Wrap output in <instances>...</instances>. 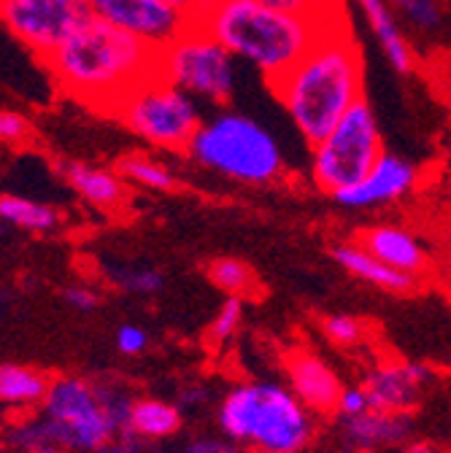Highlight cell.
<instances>
[{"mask_svg":"<svg viewBox=\"0 0 451 453\" xmlns=\"http://www.w3.org/2000/svg\"><path fill=\"white\" fill-rule=\"evenodd\" d=\"M270 89L303 141L316 146L365 97L362 46L346 17L327 25L311 51Z\"/></svg>","mask_w":451,"mask_h":453,"instance_id":"1","label":"cell"},{"mask_svg":"<svg viewBox=\"0 0 451 453\" xmlns=\"http://www.w3.org/2000/svg\"><path fill=\"white\" fill-rule=\"evenodd\" d=\"M159 51L95 17L43 57L58 87L89 108L114 111L136 87L157 76Z\"/></svg>","mask_w":451,"mask_h":453,"instance_id":"2","label":"cell"},{"mask_svg":"<svg viewBox=\"0 0 451 453\" xmlns=\"http://www.w3.org/2000/svg\"><path fill=\"white\" fill-rule=\"evenodd\" d=\"M195 25L238 63L252 65L270 87L303 60L332 22L278 12L260 0H214Z\"/></svg>","mask_w":451,"mask_h":453,"instance_id":"3","label":"cell"},{"mask_svg":"<svg viewBox=\"0 0 451 453\" xmlns=\"http://www.w3.org/2000/svg\"><path fill=\"white\" fill-rule=\"evenodd\" d=\"M222 437L257 453H303L314 440V413L284 380H244L216 408Z\"/></svg>","mask_w":451,"mask_h":453,"instance_id":"4","label":"cell"},{"mask_svg":"<svg viewBox=\"0 0 451 453\" xmlns=\"http://www.w3.org/2000/svg\"><path fill=\"white\" fill-rule=\"evenodd\" d=\"M187 157L208 173L246 187H265L284 176L287 159L278 138L254 117L222 108L203 119Z\"/></svg>","mask_w":451,"mask_h":453,"instance_id":"5","label":"cell"},{"mask_svg":"<svg viewBox=\"0 0 451 453\" xmlns=\"http://www.w3.org/2000/svg\"><path fill=\"white\" fill-rule=\"evenodd\" d=\"M384 151L378 119L368 97H362L316 146H311V181L322 195L332 197L362 181Z\"/></svg>","mask_w":451,"mask_h":453,"instance_id":"6","label":"cell"},{"mask_svg":"<svg viewBox=\"0 0 451 453\" xmlns=\"http://www.w3.org/2000/svg\"><path fill=\"white\" fill-rule=\"evenodd\" d=\"M157 73L198 103L228 108L238 87V60L200 25H190L159 51Z\"/></svg>","mask_w":451,"mask_h":453,"instance_id":"7","label":"cell"},{"mask_svg":"<svg viewBox=\"0 0 451 453\" xmlns=\"http://www.w3.org/2000/svg\"><path fill=\"white\" fill-rule=\"evenodd\" d=\"M111 113L136 138L165 151H187L203 125L200 103L159 73L136 87Z\"/></svg>","mask_w":451,"mask_h":453,"instance_id":"8","label":"cell"},{"mask_svg":"<svg viewBox=\"0 0 451 453\" xmlns=\"http://www.w3.org/2000/svg\"><path fill=\"white\" fill-rule=\"evenodd\" d=\"M41 408V418L68 453H100L122 432L103 403L100 386L84 378L51 380Z\"/></svg>","mask_w":451,"mask_h":453,"instance_id":"9","label":"cell"},{"mask_svg":"<svg viewBox=\"0 0 451 453\" xmlns=\"http://www.w3.org/2000/svg\"><path fill=\"white\" fill-rule=\"evenodd\" d=\"M89 17V0H4L0 4V19L41 60Z\"/></svg>","mask_w":451,"mask_h":453,"instance_id":"10","label":"cell"},{"mask_svg":"<svg viewBox=\"0 0 451 453\" xmlns=\"http://www.w3.org/2000/svg\"><path fill=\"white\" fill-rule=\"evenodd\" d=\"M89 14L162 51L192 22L165 0H89Z\"/></svg>","mask_w":451,"mask_h":453,"instance_id":"11","label":"cell"},{"mask_svg":"<svg viewBox=\"0 0 451 453\" xmlns=\"http://www.w3.org/2000/svg\"><path fill=\"white\" fill-rule=\"evenodd\" d=\"M416 181H419V170L414 162L394 151H384L362 181L332 195V200L349 211H373L408 197Z\"/></svg>","mask_w":451,"mask_h":453,"instance_id":"12","label":"cell"},{"mask_svg":"<svg viewBox=\"0 0 451 453\" xmlns=\"http://www.w3.org/2000/svg\"><path fill=\"white\" fill-rule=\"evenodd\" d=\"M427 380H430V367L419 362H384L376 365L362 378L360 386L365 388L373 411L408 416L422 400Z\"/></svg>","mask_w":451,"mask_h":453,"instance_id":"13","label":"cell"},{"mask_svg":"<svg viewBox=\"0 0 451 453\" xmlns=\"http://www.w3.org/2000/svg\"><path fill=\"white\" fill-rule=\"evenodd\" d=\"M284 383L316 416H332L344 391V380L314 351L298 349L284 359Z\"/></svg>","mask_w":451,"mask_h":453,"instance_id":"14","label":"cell"},{"mask_svg":"<svg viewBox=\"0 0 451 453\" xmlns=\"http://www.w3.org/2000/svg\"><path fill=\"white\" fill-rule=\"evenodd\" d=\"M414 421L403 413L368 411L354 418H338V437L352 453H378L408 442Z\"/></svg>","mask_w":451,"mask_h":453,"instance_id":"15","label":"cell"},{"mask_svg":"<svg viewBox=\"0 0 451 453\" xmlns=\"http://www.w3.org/2000/svg\"><path fill=\"white\" fill-rule=\"evenodd\" d=\"M354 4L362 12L373 38L378 41V49L384 54V60L389 63V68L400 76H411L416 68V54H414L408 35L403 33L398 22L394 9L386 0H354Z\"/></svg>","mask_w":451,"mask_h":453,"instance_id":"16","label":"cell"},{"mask_svg":"<svg viewBox=\"0 0 451 453\" xmlns=\"http://www.w3.org/2000/svg\"><path fill=\"white\" fill-rule=\"evenodd\" d=\"M360 246L389 265L392 270H400L406 275H419L427 267V251L416 233L406 230V226L394 224H378L370 226L360 235Z\"/></svg>","mask_w":451,"mask_h":453,"instance_id":"17","label":"cell"},{"mask_svg":"<svg viewBox=\"0 0 451 453\" xmlns=\"http://www.w3.org/2000/svg\"><path fill=\"white\" fill-rule=\"evenodd\" d=\"M330 257L335 259L338 267H344L352 278L368 283L373 289L400 295V292H411L416 287V275L392 270L389 265H384L381 259L368 254L360 243H338V246H332Z\"/></svg>","mask_w":451,"mask_h":453,"instance_id":"18","label":"cell"},{"mask_svg":"<svg viewBox=\"0 0 451 453\" xmlns=\"http://www.w3.org/2000/svg\"><path fill=\"white\" fill-rule=\"evenodd\" d=\"M63 173H66V181L71 184V189L95 208L111 211V208L122 205V200H125V179L117 173V170L89 165V162H68L63 167Z\"/></svg>","mask_w":451,"mask_h":453,"instance_id":"19","label":"cell"},{"mask_svg":"<svg viewBox=\"0 0 451 453\" xmlns=\"http://www.w3.org/2000/svg\"><path fill=\"white\" fill-rule=\"evenodd\" d=\"M49 378L27 365H0V405L33 408L46 400Z\"/></svg>","mask_w":451,"mask_h":453,"instance_id":"20","label":"cell"},{"mask_svg":"<svg viewBox=\"0 0 451 453\" xmlns=\"http://www.w3.org/2000/svg\"><path fill=\"white\" fill-rule=\"evenodd\" d=\"M182 429V408L165 400H136L130 413V432L141 440H165Z\"/></svg>","mask_w":451,"mask_h":453,"instance_id":"21","label":"cell"},{"mask_svg":"<svg viewBox=\"0 0 451 453\" xmlns=\"http://www.w3.org/2000/svg\"><path fill=\"white\" fill-rule=\"evenodd\" d=\"M0 221L25 233H51L60 224V213L46 203L19 195H0Z\"/></svg>","mask_w":451,"mask_h":453,"instance_id":"22","label":"cell"},{"mask_svg":"<svg viewBox=\"0 0 451 453\" xmlns=\"http://www.w3.org/2000/svg\"><path fill=\"white\" fill-rule=\"evenodd\" d=\"M117 173L125 181H133V184L152 189V192H174L179 184L174 167H167L165 162H159L157 157H149V154H128L120 162Z\"/></svg>","mask_w":451,"mask_h":453,"instance_id":"23","label":"cell"},{"mask_svg":"<svg viewBox=\"0 0 451 453\" xmlns=\"http://www.w3.org/2000/svg\"><path fill=\"white\" fill-rule=\"evenodd\" d=\"M206 275L208 280L219 292H224L228 297H252L257 292V275L254 270L244 262V259H236V257H219L214 259L208 267H206Z\"/></svg>","mask_w":451,"mask_h":453,"instance_id":"24","label":"cell"},{"mask_svg":"<svg viewBox=\"0 0 451 453\" xmlns=\"http://www.w3.org/2000/svg\"><path fill=\"white\" fill-rule=\"evenodd\" d=\"M6 442L19 450V453H68L54 432L49 429V424L43 418H35L30 424H19L6 434Z\"/></svg>","mask_w":451,"mask_h":453,"instance_id":"25","label":"cell"},{"mask_svg":"<svg viewBox=\"0 0 451 453\" xmlns=\"http://www.w3.org/2000/svg\"><path fill=\"white\" fill-rule=\"evenodd\" d=\"M394 14L403 17L416 33H435L443 25L440 0H386Z\"/></svg>","mask_w":451,"mask_h":453,"instance_id":"26","label":"cell"},{"mask_svg":"<svg viewBox=\"0 0 451 453\" xmlns=\"http://www.w3.org/2000/svg\"><path fill=\"white\" fill-rule=\"evenodd\" d=\"M260 4L278 9V12H287V14L319 19V22H335L346 17L344 0H260Z\"/></svg>","mask_w":451,"mask_h":453,"instance_id":"27","label":"cell"},{"mask_svg":"<svg viewBox=\"0 0 451 453\" xmlns=\"http://www.w3.org/2000/svg\"><path fill=\"white\" fill-rule=\"evenodd\" d=\"M111 280L138 297H152L165 289V275L157 267H120L111 273Z\"/></svg>","mask_w":451,"mask_h":453,"instance_id":"28","label":"cell"},{"mask_svg":"<svg viewBox=\"0 0 451 453\" xmlns=\"http://www.w3.org/2000/svg\"><path fill=\"white\" fill-rule=\"evenodd\" d=\"M244 316H246V305H244L241 297H224V303L219 305V311L211 319L208 337L214 340L216 346L230 343V340L241 332Z\"/></svg>","mask_w":451,"mask_h":453,"instance_id":"29","label":"cell"},{"mask_svg":"<svg viewBox=\"0 0 451 453\" xmlns=\"http://www.w3.org/2000/svg\"><path fill=\"white\" fill-rule=\"evenodd\" d=\"M322 332L338 349H357L365 337V324L349 313H330L322 319Z\"/></svg>","mask_w":451,"mask_h":453,"instance_id":"30","label":"cell"},{"mask_svg":"<svg viewBox=\"0 0 451 453\" xmlns=\"http://www.w3.org/2000/svg\"><path fill=\"white\" fill-rule=\"evenodd\" d=\"M30 135V122L17 111H0V143L17 146L25 143Z\"/></svg>","mask_w":451,"mask_h":453,"instance_id":"31","label":"cell"},{"mask_svg":"<svg viewBox=\"0 0 451 453\" xmlns=\"http://www.w3.org/2000/svg\"><path fill=\"white\" fill-rule=\"evenodd\" d=\"M370 411V400L365 388L357 383V386H344L341 391V400H338V408H335V416L338 418H354V416H362Z\"/></svg>","mask_w":451,"mask_h":453,"instance_id":"32","label":"cell"},{"mask_svg":"<svg viewBox=\"0 0 451 453\" xmlns=\"http://www.w3.org/2000/svg\"><path fill=\"white\" fill-rule=\"evenodd\" d=\"M117 349L125 357H138L149 349V332L138 324H122L117 329Z\"/></svg>","mask_w":451,"mask_h":453,"instance_id":"33","label":"cell"},{"mask_svg":"<svg viewBox=\"0 0 451 453\" xmlns=\"http://www.w3.org/2000/svg\"><path fill=\"white\" fill-rule=\"evenodd\" d=\"M63 300L68 308L79 311V313H89L100 305V295L92 287H84V283H76V287H66L63 289Z\"/></svg>","mask_w":451,"mask_h":453,"instance_id":"34","label":"cell"},{"mask_svg":"<svg viewBox=\"0 0 451 453\" xmlns=\"http://www.w3.org/2000/svg\"><path fill=\"white\" fill-rule=\"evenodd\" d=\"M182 453H241V448L228 437H195Z\"/></svg>","mask_w":451,"mask_h":453,"instance_id":"35","label":"cell"},{"mask_svg":"<svg viewBox=\"0 0 451 453\" xmlns=\"http://www.w3.org/2000/svg\"><path fill=\"white\" fill-rule=\"evenodd\" d=\"M141 450H144V440L128 429V432H120L100 453H141Z\"/></svg>","mask_w":451,"mask_h":453,"instance_id":"36","label":"cell"},{"mask_svg":"<svg viewBox=\"0 0 451 453\" xmlns=\"http://www.w3.org/2000/svg\"><path fill=\"white\" fill-rule=\"evenodd\" d=\"M167 6H174L176 12H182L192 25L206 14V9L214 4V0H165Z\"/></svg>","mask_w":451,"mask_h":453,"instance_id":"37","label":"cell"},{"mask_svg":"<svg viewBox=\"0 0 451 453\" xmlns=\"http://www.w3.org/2000/svg\"><path fill=\"white\" fill-rule=\"evenodd\" d=\"M406 453H440L432 442H424V440H419V442H411V445H406Z\"/></svg>","mask_w":451,"mask_h":453,"instance_id":"38","label":"cell"},{"mask_svg":"<svg viewBox=\"0 0 451 453\" xmlns=\"http://www.w3.org/2000/svg\"><path fill=\"white\" fill-rule=\"evenodd\" d=\"M6 303H9V295H6V289H0V311L6 308Z\"/></svg>","mask_w":451,"mask_h":453,"instance_id":"39","label":"cell"},{"mask_svg":"<svg viewBox=\"0 0 451 453\" xmlns=\"http://www.w3.org/2000/svg\"><path fill=\"white\" fill-rule=\"evenodd\" d=\"M249 453H257V450H249Z\"/></svg>","mask_w":451,"mask_h":453,"instance_id":"40","label":"cell"},{"mask_svg":"<svg viewBox=\"0 0 451 453\" xmlns=\"http://www.w3.org/2000/svg\"><path fill=\"white\" fill-rule=\"evenodd\" d=\"M0 4H4V0H0Z\"/></svg>","mask_w":451,"mask_h":453,"instance_id":"41","label":"cell"},{"mask_svg":"<svg viewBox=\"0 0 451 453\" xmlns=\"http://www.w3.org/2000/svg\"><path fill=\"white\" fill-rule=\"evenodd\" d=\"M0 453H4V450H0Z\"/></svg>","mask_w":451,"mask_h":453,"instance_id":"42","label":"cell"}]
</instances>
